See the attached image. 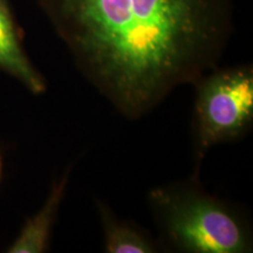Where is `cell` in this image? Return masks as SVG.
<instances>
[{"mask_svg":"<svg viewBox=\"0 0 253 253\" xmlns=\"http://www.w3.org/2000/svg\"><path fill=\"white\" fill-rule=\"evenodd\" d=\"M82 75L138 120L218 67L231 0H38Z\"/></svg>","mask_w":253,"mask_h":253,"instance_id":"obj_1","label":"cell"},{"mask_svg":"<svg viewBox=\"0 0 253 253\" xmlns=\"http://www.w3.org/2000/svg\"><path fill=\"white\" fill-rule=\"evenodd\" d=\"M195 175L154 188L148 205L164 244L184 253H248L253 249L248 220L230 203L205 191Z\"/></svg>","mask_w":253,"mask_h":253,"instance_id":"obj_2","label":"cell"},{"mask_svg":"<svg viewBox=\"0 0 253 253\" xmlns=\"http://www.w3.org/2000/svg\"><path fill=\"white\" fill-rule=\"evenodd\" d=\"M192 142L198 161L217 144L239 140L253 125L251 65L216 68L194 84Z\"/></svg>","mask_w":253,"mask_h":253,"instance_id":"obj_3","label":"cell"},{"mask_svg":"<svg viewBox=\"0 0 253 253\" xmlns=\"http://www.w3.org/2000/svg\"><path fill=\"white\" fill-rule=\"evenodd\" d=\"M0 72L20 82L30 93L43 94L46 79L28 58L23 32L18 26L9 0H0Z\"/></svg>","mask_w":253,"mask_h":253,"instance_id":"obj_4","label":"cell"},{"mask_svg":"<svg viewBox=\"0 0 253 253\" xmlns=\"http://www.w3.org/2000/svg\"><path fill=\"white\" fill-rule=\"evenodd\" d=\"M69 170L50 186L48 197L37 213L28 218L17 238L8 246L7 253H43L49 248L59 209L68 185Z\"/></svg>","mask_w":253,"mask_h":253,"instance_id":"obj_5","label":"cell"},{"mask_svg":"<svg viewBox=\"0 0 253 253\" xmlns=\"http://www.w3.org/2000/svg\"><path fill=\"white\" fill-rule=\"evenodd\" d=\"M103 229V248L108 253H156L163 248L149 232L137 224L122 220L112 212L108 205L96 202Z\"/></svg>","mask_w":253,"mask_h":253,"instance_id":"obj_6","label":"cell"},{"mask_svg":"<svg viewBox=\"0 0 253 253\" xmlns=\"http://www.w3.org/2000/svg\"><path fill=\"white\" fill-rule=\"evenodd\" d=\"M2 168H4V161H2V155L1 151H0V179H1L2 176Z\"/></svg>","mask_w":253,"mask_h":253,"instance_id":"obj_7","label":"cell"}]
</instances>
